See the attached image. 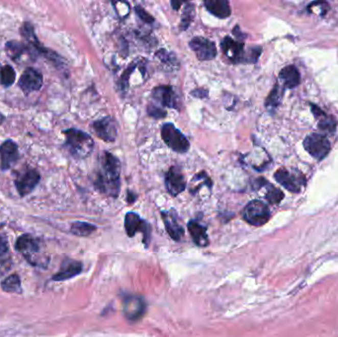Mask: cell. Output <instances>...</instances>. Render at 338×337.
I'll return each mask as SVG.
<instances>
[{
	"instance_id": "cell-1",
	"label": "cell",
	"mask_w": 338,
	"mask_h": 337,
	"mask_svg": "<svg viewBox=\"0 0 338 337\" xmlns=\"http://www.w3.org/2000/svg\"><path fill=\"white\" fill-rule=\"evenodd\" d=\"M121 164L112 153L105 152L101 158V169L96 175L94 186L100 192L116 198L120 192Z\"/></svg>"
},
{
	"instance_id": "cell-2",
	"label": "cell",
	"mask_w": 338,
	"mask_h": 337,
	"mask_svg": "<svg viewBox=\"0 0 338 337\" xmlns=\"http://www.w3.org/2000/svg\"><path fill=\"white\" fill-rule=\"evenodd\" d=\"M63 134L66 138L65 145L75 157L85 158L92 153L94 140L88 134L77 129H68L63 131Z\"/></svg>"
},
{
	"instance_id": "cell-3",
	"label": "cell",
	"mask_w": 338,
	"mask_h": 337,
	"mask_svg": "<svg viewBox=\"0 0 338 337\" xmlns=\"http://www.w3.org/2000/svg\"><path fill=\"white\" fill-rule=\"evenodd\" d=\"M161 137L172 151L184 153L189 151L190 143L184 135L171 123H166L161 128Z\"/></svg>"
},
{
	"instance_id": "cell-4",
	"label": "cell",
	"mask_w": 338,
	"mask_h": 337,
	"mask_svg": "<svg viewBox=\"0 0 338 337\" xmlns=\"http://www.w3.org/2000/svg\"><path fill=\"white\" fill-rule=\"evenodd\" d=\"M243 216L246 223L254 227H261L270 219L268 206L259 200L249 202L244 209Z\"/></svg>"
},
{
	"instance_id": "cell-5",
	"label": "cell",
	"mask_w": 338,
	"mask_h": 337,
	"mask_svg": "<svg viewBox=\"0 0 338 337\" xmlns=\"http://www.w3.org/2000/svg\"><path fill=\"white\" fill-rule=\"evenodd\" d=\"M274 177L287 190L295 193L300 192L301 188L306 183V178L301 172L289 171L285 168L277 170Z\"/></svg>"
},
{
	"instance_id": "cell-6",
	"label": "cell",
	"mask_w": 338,
	"mask_h": 337,
	"mask_svg": "<svg viewBox=\"0 0 338 337\" xmlns=\"http://www.w3.org/2000/svg\"><path fill=\"white\" fill-rule=\"evenodd\" d=\"M304 147L307 153L317 159H323L330 151V143L323 135L311 134L304 140Z\"/></svg>"
},
{
	"instance_id": "cell-7",
	"label": "cell",
	"mask_w": 338,
	"mask_h": 337,
	"mask_svg": "<svg viewBox=\"0 0 338 337\" xmlns=\"http://www.w3.org/2000/svg\"><path fill=\"white\" fill-rule=\"evenodd\" d=\"M189 46L200 61H212L216 57L215 43L206 38L195 37L190 41Z\"/></svg>"
},
{
	"instance_id": "cell-8",
	"label": "cell",
	"mask_w": 338,
	"mask_h": 337,
	"mask_svg": "<svg viewBox=\"0 0 338 337\" xmlns=\"http://www.w3.org/2000/svg\"><path fill=\"white\" fill-rule=\"evenodd\" d=\"M92 129L96 136L104 141L113 142L117 138V125L111 117L95 121L92 124Z\"/></svg>"
},
{
	"instance_id": "cell-9",
	"label": "cell",
	"mask_w": 338,
	"mask_h": 337,
	"mask_svg": "<svg viewBox=\"0 0 338 337\" xmlns=\"http://www.w3.org/2000/svg\"><path fill=\"white\" fill-rule=\"evenodd\" d=\"M125 229L127 231V234L132 237L134 236L138 231H141L143 233V240L144 243L149 244L150 242V226L147 222L142 221L139 215L136 213H128L125 218Z\"/></svg>"
},
{
	"instance_id": "cell-10",
	"label": "cell",
	"mask_w": 338,
	"mask_h": 337,
	"mask_svg": "<svg viewBox=\"0 0 338 337\" xmlns=\"http://www.w3.org/2000/svg\"><path fill=\"white\" fill-rule=\"evenodd\" d=\"M41 179L40 173L35 169H29L18 176L15 185L20 196L24 197L31 193Z\"/></svg>"
},
{
	"instance_id": "cell-11",
	"label": "cell",
	"mask_w": 338,
	"mask_h": 337,
	"mask_svg": "<svg viewBox=\"0 0 338 337\" xmlns=\"http://www.w3.org/2000/svg\"><path fill=\"white\" fill-rule=\"evenodd\" d=\"M165 186L169 194L177 196L186 188V178L182 170L178 166H172L165 175Z\"/></svg>"
},
{
	"instance_id": "cell-12",
	"label": "cell",
	"mask_w": 338,
	"mask_h": 337,
	"mask_svg": "<svg viewBox=\"0 0 338 337\" xmlns=\"http://www.w3.org/2000/svg\"><path fill=\"white\" fill-rule=\"evenodd\" d=\"M222 50L224 54L231 60L233 63L245 62L246 52L245 51V44L240 41H235L231 37H226L222 41Z\"/></svg>"
},
{
	"instance_id": "cell-13",
	"label": "cell",
	"mask_w": 338,
	"mask_h": 337,
	"mask_svg": "<svg viewBox=\"0 0 338 337\" xmlns=\"http://www.w3.org/2000/svg\"><path fill=\"white\" fill-rule=\"evenodd\" d=\"M123 310L129 321L137 322L144 315L146 303L139 297L128 296L124 300Z\"/></svg>"
},
{
	"instance_id": "cell-14",
	"label": "cell",
	"mask_w": 338,
	"mask_h": 337,
	"mask_svg": "<svg viewBox=\"0 0 338 337\" xmlns=\"http://www.w3.org/2000/svg\"><path fill=\"white\" fill-rule=\"evenodd\" d=\"M43 84V77L36 69L29 67L24 74L21 76L18 85L21 90L25 94H29L31 92L37 91L42 87Z\"/></svg>"
},
{
	"instance_id": "cell-15",
	"label": "cell",
	"mask_w": 338,
	"mask_h": 337,
	"mask_svg": "<svg viewBox=\"0 0 338 337\" xmlns=\"http://www.w3.org/2000/svg\"><path fill=\"white\" fill-rule=\"evenodd\" d=\"M16 249L32 264H36L35 258L39 253L38 242L30 234L21 235L16 242Z\"/></svg>"
},
{
	"instance_id": "cell-16",
	"label": "cell",
	"mask_w": 338,
	"mask_h": 337,
	"mask_svg": "<svg viewBox=\"0 0 338 337\" xmlns=\"http://www.w3.org/2000/svg\"><path fill=\"white\" fill-rule=\"evenodd\" d=\"M153 98L162 107L179 109L178 96L171 86H157L153 90Z\"/></svg>"
},
{
	"instance_id": "cell-17",
	"label": "cell",
	"mask_w": 338,
	"mask_h": 337,
	"mask_svg": "<svg viewBox=\"0 0 338 337\" xmlns=\"http://www.w3.org/2000/svg\"><path fill=\"white\" fill-rule=\"evenodd\" d=\"M18 157V146L13 140H6L0 146V167L2 170H7L15 164Z\"/></svg>"
},
{
	"instance_id": "cell-18",
	"label": "cell",
	"mask_w": 338,
	"mask_h": 337,
	"mask_svg": "<svg viewBox=\"0 0 338 337\" xmlns=\"http://www.w3.org/2000/svg\"><path fill=\"white\" fill-rule=\"evenodd\" d=\"M161 216H162L165 229L167 230L169 235L171 236V238L176 242L180 240L181 237L183 236L184 230L179 225L176 214H173L171 212H162Z\"/></svg>"
},
{
	"instance_id": "cell-19",
	"label": "cell",
	"mask_w": 338,
	"mask_h": 337,
	"mask_svg": "<svg viewBox=\"0 0 338 337\" xmlns=\"http://www.w3.org/2000/svg\"><path fill=\"white\" fill-rule=\"evenodd\" d=\"M82 270V265L80 262L75 260H66L62 263L61 270L53 277L54 281L60 282L80 274Z\"/></svg>"
},
{
	"instance_id": "cell-20",
	"label": "cell",
	"mask_w": 338,
	"mask_h": 337,
	"mask_svg": "<svg viewBox=\"0 0 338 337\" xmlns=\"http://www.w3.org/2000/svg\"><path fill=\"white\" fill-rule=\"evenodd\" d=\"M207 10L218 18H228L231 13L230 3L226 0H207L204 2Z\"/></svg>"
},
{
	"instance_id": "cell-21",
	"label": "cell",
	"mask_w": 338,
	"mask_h": 337,
	"mask_svg": "<svg viewBox=\"0 0 338 337\" xmlns=\"http://www.w3.org/2000/svg\"><path fill=\"white\" fill-rule=\"evenodd\" d=\"M188 230L191 234L193 242L199 246H207L209 245V237L207 230L196 221H190L188 223Z\"/></svg>"
},
{
	"instance_id": "cell-22",
	"label": "cell",
	"mask_w": 338,
	"mask_h": 337,
	"mask_svg": "<svg viewBox=\"0 0 338 337\" xmlns=\"http://www.w3.org/2000/svg\"><path fill=\"white\" fill-rule=\"evenodd\" d=\"M280 79L283 81L285 87L295 88L300 83V74L294 65H289L281 70Z\"/></svg>"
},
{
	"instance_id": "cell-23",
	"label": "cell",
	"mask_w": 338,
	"mask_h": 337,
	"mask_svg": "<svg viewBox=\"0 0 338 337\" xmlns=\"http://www.w3.org/2000/svg\"><path fill=\"white\" fill-rule=\"evenodd\" d=\"M312 111H313L316 117L319 118V120H320L319 127L321 130L327 132V133H331L335 130L336 123L331 117L326 116L323 112H322V110H320L317 106H312Z\"/></svg>"
},
{
	"instance_id": "cell-24",
	"label": "cell",
	"mask_w": 338,
	"mask_h": 337,
	"mask_svg": "<svg viewBox=\"0 0 338 337\" xmlns=\"http://www.w3.org/2000/svg\"><path fill=\"white\" fill-rule=\"evenodd\" d=\"M212 180L211 178L208 176V174L206 172H200L197 173L194 178H192L191 183H190V193L191 194H196L203 186H207L210 189L212 188Z\"/></svg>"
},
{
	"instance_id": "cell-25",
	"label": "cell",
	"mask_w": 338,
	"mask_h": 337,
	"mask_svg": "<svg viewBox=\"0 0 338 337\" xmlns=\"http://www.w3.org/2000/svg\"><path fill=\"white\" fill-rule=\"evenodd\" d=\"M1 288L7 293H21V280L17 274H12L5 278L1 283Z\"/></svg>"
},
{
	"instance_id": "cell-26",
	"label": "cell",
	"mask_w": 338,
	"mask_h": 337,
	"mask_svg": "<svg viewBox=\"0 0 338 337\" xmlns=\"http://www.w3.org/2000/svg\"><path fill=\"white\" fill-rule=\"evenodd\" d=\"M71 232L77 236H88L96 230V227L84 222H76L71 225Z\"/></svg>"
},
{
	"instance_id": "cell-27",
	"label": "cell",
	"mask_w": 338,
	"mask_h": 337,
	"mask_svg": "<svg viewBox=\"0 0 338 337\" xmlns=\"http://www.w3.org/2000/svg\"><path fill=\"white\" fill-rule=\"evenodd\" d=\"M15 71L12 66L4 65L0 70V81L5 87L11 86L15 81Z\"/></svg>"
},
{
	"instance_id": "cell-28",
	"label": "cell",
	"mask_w": 338,
	"mask_h": 337,
	"mask_svg": "<svg viewBox=\"0 0 338 337\" xmlns=\"http://www.w3.org/2000/svg\"><path fill=\"white\" fill-rule=\"evenodd\" d=\"M194 16H195L194 4L187 3L185 6L184 12L182 14V18H181V23H180L181 30H187L189 28L192 21L194 20Z\"/></svg>"
},
{
	"instance_id": "cell-29",
	"label": "cell",
	"mask_w": 338,
	"mask_h": 337,
	"mask_svg": "<svg viewBox=\"0 0 338 337\" xmlns=\"http://www.w3.org/2000/svg\"><path fill=\"white\" fill-rule=\"evenodd\" d=\"M282 94H283V91H282L281 87L279 86V84H276L275 87L273 88V90L270 92V94L266 100V107L268 108L269 110H274L281 101Z\"/></svg>"
},
{
	"instance_id": "cell-30",
	"label": "cell",
	"mask_w": 338,
	"mask_h": 337,
	"mask_svg": "<svg viewBox=\"0 0 338 337\" xmlns=\"http://www.w3.org/2000/svg\"><path fill=\"white\" fill-rule=\"evenodd\" d=\"M284 198V193L276 187L269 185V189L266 193V199L270 204H279Z\"/></svg>"
},
{
	"instance_id": "cell-31",
	"label": "cell",
	"mask_w": 338,
	"mask_h": 337,
	"mask_svg": "<svg viewBox=\"0 0 338 337\" xmlns=\"http://www.w3.org/2000/svg\"><path fill=\"white\" fill-rule=\"evenodd\" d=\"M138 66L137 62H133L123 74V76L120 78V81H119V87L120 89L122 90H126L129 86V80H130V77L133 75V73L135 71L136 67Z\"/></svg>"
},
{
	"instance_id": "cell-32",
	"label": "cell",
	"mask_w": 338,
	"mask_h": 337,
	"mask_svg": "<svg viewBox=\"0 0 338 337\" xmlns=\"http://www.w3.org/2000/svg\"><path fill=\"white\" fill-rule=\"evenodd\" d=\"M156 57L162 62H166L167 64H176V59L173 56H171L165 50L161 49L158 52H156Z\"/></svg>"
},
{
	"instance_id": "cell-33",
	"label": "cell",
	"mask_w": 338,
	"mask_h": 337,
	"mask_svg": "<svg viewBox=\"0 0 338 337\" xmlns=\"http://www.w3.org/2000/svg\"><path fill=\"white\" fill-rule=\"evenodd\" d=\"M148 113L150 116L154 117L155 119H161L166 116V112L162 110L161 108L154 105V104H150L148 107Z\"/></svg>"
},
{
	"instance_id": "cell-34",
	"label": "cell",
	"mask_w": 338,
	"mask_h": 337,
	"mask_svg": "<svg viewBox=\"0 0 338 337\" xmlns=\"http://www.w3.org/2000/svg\"><path fill=\"white\" fill-rule=\"evenodd\" d=\"M135 11H136L137 15L138 16V18H139L140 20H142L144 23H148V24H152V23H154V18L150 15L144 9H142L140 6H138H138H136V7H135Z\"/></svg>"
},
{
	"instance_id": "cell-35",
	"label": "cell",
	"mask_w": 338,
	"mask_h": 337,
	"mask_svg": "<svg viewBox=\"0 0 338 337\" xmlns=\"http://www.w3.org/2000/svg\"><path fill=\"white\" fill-rule=\"evenodd\" d=\"M8 252V245L6 239L0 235V262L1 259L7 254Z\"/></svg>"
},
{
	"instance_id": "cell-36",
	"label": "cell",
	"mask_w": 338,
	"mask_h": 337,
	"mask_svg": "<svg viewBox=\"0 0 338 337\" xmlns=\"http://www.w3.org/2000/svg\"><path fill=\"white\" fill-rule=\"evenodd\" d=\"M192 96H195L198 98H205L208 96V91L205 89H196L192 92Z\"/></svg>"
},
{
	"instance_id": "cell-37",
	"label": "cell",
	"mask_w": 338,
	"mask_h": 337,
	"mask_svg": "<svg viewBox=\"0 0 338 337\" xmlns=\"http://www.w3.org/2000/svg\"><path fill=\"white\" fill-rule=\"evenodd\" d=\"M182 4H183V2H174V1H172V2H171V5H172L173 9H175V10L179 9L180 5H182Z\"/></svg>"
},
{
	"instance_id": "cell-38",
	"label": "cell",
	"mask_w": 338,
	"mask_h": 337,
	"mask_svg": "<svg viewBox=\"0 0 338 337\" xmlns=\"http://www.w3.org/2000/svg\"><path fill=\"white\" fill-rule=\"evenodd\" d=\"M3 121H4V117H3V116H2L1 114H0V125L2 124V122H3Z\"/></svg>"
}]
</instances>
